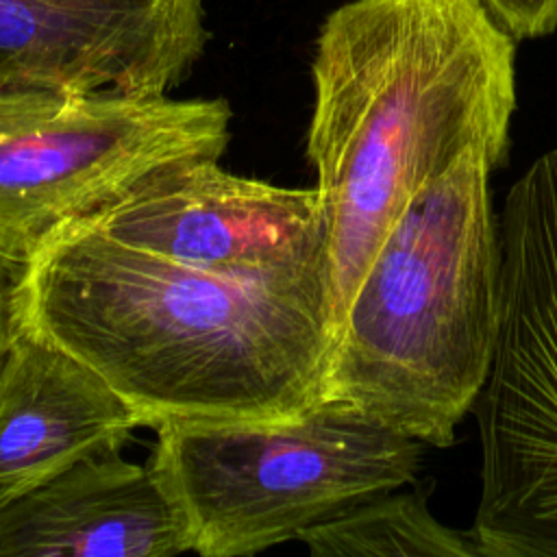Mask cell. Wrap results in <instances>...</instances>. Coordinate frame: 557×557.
<instances>
[{"instance_id":"obj_1","label":"cell","mask_w":557,"mask_h":557,"mask_svg":"<svg viewBox=\"0 0 557 557\" xmlns=\"http://www.w3.org/2000/svg\"><path fill=\"white\" fill-rule=\"evenodd\" d=\"M24 329L91 368L154 431L296 418L322 398L331 352L324 283L196 270L85 222L30 255Z\"/></svg>"},{"instance_id":"obj_2","label":"cell","mask_w":557,"mask_h":557,"mask_svg":"<svg viewBox=\"0 0 557 557\" xmlns=\"http://www.w3.org/2000/svg\"><path fill=\"white\" fill-rule=\"evenodd\" d=\"M513 59L483 0H352L324 20L307 157L326 220L331 342L411 198L472 148L507 163Z\"/></svg>"},{"instance_id":"obj_3","label":"cell","mask_w":557,"mask_h":557,"mask_svg":"<svg viewBox=\"0 0 557 557\" xmlns=\"http://www.w3.org/2000/svg\"><path fill=\"white\" fill-rule=\"evenodd\" d=\"M492 170L487 150L472 148L398 215L335 331L324 400L422 446L455 442L498 337Z\"/></svg>"},{"instance_id":"obj_4","label":"cell","mask_w":557,"mask_h":557,"mask_svg":"<svg viewBox=\"0 0 557 557\" xmlns=\"http://www.w3.org/2000/svg\"><path fill=\"white\" fill-rule=\"evenodd\" d=\"M150 468L178 507L191 550L244 557L413 481L422 444L320 398L281 422L157 431Z\"/></svg>"},{"instance_id":"obj_5","label":"cell","mask_w":557,"mask_h":557,"mask_svg":"<svg viewBox=\"0 0 557 557\" xmlns=\"http://www.w3.org/2000/svg\"><path fill=\"white\" fill-rule=\"evenodd\" d=\"M498 337L474 403L481 557H557V148L511 185L498 218Z\"/></svg>"},{"instance_id":"obj_6","label":"cell","mask_w":557,"mask_h":557,"mask_svg":"<svg viewBox=\"0 0 557 557\" xmlns=\"http://www.w3.org/2000/svg\"><path fill=\"white\" fill-rule=\"evenodd\" d=\"M231 115L222 98L0 89V242L30 257L152 172L220 159Z\"/></svg>"},{"instance_id":"obj_7","label":"cell","mask_w":557,"mask_h":557,"mask_svg":"<svg viewBox=\"0 0 557 557\" xmlns=\"http://www.w3.org/2000/svg\"><path fill=\"white\" fill-rule=\"evenodd\" d=\"M81 222L196 270L329 289L318 189L239 176L218 157L165 165Z\"/></svg>"},{"instance_id":"obj_8","label":"cell","mask_w":557,"mask_h":557,"mask_svg":"<svg viewBox=\"0 0 557 557\" xmlns=\"http://www.w3.org/2000/svg\"><path fill=\"white\" fill-rule=\"evenodd\" d=\"M205 41L202 0H0V89L168 94Z\"/></svg>"},{"instance_id":"obj_9","label":"cell","mask_w":557,"mask_h":557,"mask_svg":"<svg viewBox=\"0 0 557 557\" xmlns=\"http://www.w3.org/2000/svg\"><path fill=\"white\" fill-rule=\"evenodd\" d=\"M187 524L152 472L107 450L0 503V557H174Z\"/></svg>"},{"instance_id":"obj_10","label":"cell","mask_w":557,"mask_h":557,"mask_svg":"<svg viewBox=\"0 0 557 557\" xmlns=\"http://www.w3.org/2000/svg\"><path fill=\"white\" fill-rule=\"evenodd\" d=\"M137 413L83 361L24 329L0 359V503L122 450Z\"/></svg>"},{"instance_id":"obj_11","label":"cell","mask_w":557,"mask_h":557,"mask_svg":"<svg viewBox=\"0 0 557 557\" xmlns=\"http://www.w3.org/2000/svg\"><path fill=\"white\" fill-rule=\"evenodd\" d=\"M426 490L379 494L302 531L315 557H481L472 533L444 527Z\"/></svg>"},{"instance_id":"obj_12","label":"cell","mask_w":557,"mask_h":557,"mask_svg":"<svg viewBox=\"0 0 557 557\" xmlns=\"http://www.w3.org/2000/svg\"><path fill=\"white\" fill-rule=\"evenodd\" d=\"M30 257L0 242V359L24 331V283Z\"/></svg>"},{"instance_id":"obj_13","label":"cell","mask_w":557,"mask_h":557,"mask_svg":"<svg viewBox=\"0 0 557 557\" xmlns=\"http://www.w3.org/2000/svg\"><path fill=\"white\" fill-rule=\"evenodd\" d=\"M516 39H535L557 28V0H483Z\"/></svg>"}]
</instances>
